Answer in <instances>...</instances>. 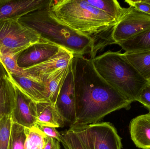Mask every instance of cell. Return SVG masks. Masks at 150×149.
Segmentation results:
<instances>
[{"instance_id":"4dcf8cb0","label":"cell","mask_w":150,"mask_h":149,"mask_svg":"<svg viewBox=\"0 0 150 149\" xmlns=\"http://www.w3.org/2000/svg\"><path fill=\"white\" fill-rule=\"evenodd\" d=\"M148 81H149V84H150V79H149L148 80Z\"/></svg>"},{"instance_id":"7402d4cb","label":"cell","mask_w":150,"mask_h":149,"mask_svg":"<svg viewBox=\"0 0 150 149\" xmlns=\"http://www.w3.org/2000/svg\"><path fill=\"white\" fill-rule=\"evenodd\" d=\"M25 128L17 123L12 122L8 149H25Z\"/></svg>"},{"instance_id":"f546056e","label":"cell","mask_w":150,"mask_h":149,"mask_svg":"<svg viewBox=\"0 0 150 149\" xmlns=\"http://www.w3.org/2000/svg\"><path fill=\"white\" fill-rule=\"evenodd\" d=\"M144 1L145 2L148 3L150 4V0H144Z\"/></svg>"},{"instance_id":"9c48e42d","label":"cell","mask_w":150,"mask_h":149,"mask_svg":"<svg viewBox=\"0 0 150 149\" xmlns=\"http://www.w3.org/2000/svg\"><path fill=\"white\" fill-rule=\"evenodd\" d=\"M62 47L42 39L22 52L17 58L18 66L28 68L49 60L59 52Z\"/></svg>"},{"instance_id":"4316f807","label":"cell","mask_w":150,"mask_h":149,"mask_svg":"<svg viewBox=\"0 0 150 149\" xmlns=\"http://www.w3.org/2000/svg\"><path fill=\"white\" fill-rule=\"evenodd\" d=\"M137 101L142 103L150 111V85H147L140 93Z\"/></svg>"},{"instance_id":"277c9868","label":"cell","mask_w":150,"mask_h":149,"mask_svg":"<svg viewBox=\"0 0 150 149\" xmlns=\"http://www.w3.org/2000/svg\"><path fill=\"white\" fill-rule=\"evenodd\" d=\"M91 60L100 77L131 102L137 101L142 90L149 85L120 51L108 50Z\"/></svg>"},{"instance_id":"2e32d148","label":"cell","mask_w":150,"mask_h":149,"mask_svg":"<svg viewBox=\"0 0 150 149\" xmlns=\"http://www.w3.org/2000/svg\"><path fill=\"white\" fill-rule=\"evenodd\" d=\"M71 63L67 66L59 68L47 75L42 82L46 87L47 100L53 104L56 103L62 87L70 69Z\"/></svg>"},{"instance_id":"8fae6325","label":"cell","mask_w":150,"mask_h":149,"mask_svg":"<svg viewBox=\"0 0 150 149\" xmlns=\"http://www.w3.org/2000/svg\"><path fill=\"white\" fill-rule=\"evenodd\" d=\"M12 83L15 94V101L11 114L12 121L25 128L36 126L37 118L35 101Z\"/></svg>"},{"instance_id":"603a6c76","label":"cell","mask_w":150,"mask_h":149,"mask_svg":"<svg viewBox=\"0 0 150 149\" xmlns=\"http://www.w3.org/2000/svg\"><path fill=\"white\" fill-rule=\"evenodd\" d=\"M12 122L11 115L4 116L0 120V149H8Z\"/></svg>"},{"instance_id":"52a82bcc","label":"cell","mask_w":150,"mask_h":149,"mask_svg":"<svg viewBox=\"0 0 150 149\" xmlns=\"http://www.w3.org/2000/svg\"><path fill=\"white\" fill-rule=\"evenodd\" d=\"M150 28V15L130 6L115 24L112 36L117 44Z\"/></svg>"},{"instance_id":"6da1fadb","label":"cell","mask_w":150,"mask_h":149,"mask_svg":"<svg viewBox=\"0 0 150 149\" xmlns=\"http://www.w3.org/2000/svg\"><path fill=\"white\" fill-rule=\"evenodd\" d=\"M71 64L76 113L72 127L97 123L112 112L130 108L132 102L100 77L91 59L74 55Z\"/></svg>"},{"instance_id":"3957f363","label":"cell","mask_w":150,"mask_h":149,"mask_svg":"<svg viewBox=\"0 0 150 149\" xmlns=\"http://www.w3.org/2000/svg\"><path fill=\"white\" fill-rule=\"evenodd\" d=\"M49 3L23 16L18 21L38 32L41 38L68 50L74 55H89L91 59L95 57L93 39L73 30L53 17L50 14Z\"/></svg>"},{"instance_id":"30bf717a","label":"cell","mask_w":150,"mask_h":149,"mask_svg":"<svg viewBox=\"0 0 150 149\" xmlns=\"http://www.w3.org/2000/svg\"><path fill=\"white\" fill-rule=\"evenodd\" d=\"M74 54L62 48L55 56L47 61L36 65L23 69L25 77L42 82L49 74L59 68L65 67L72 62ZM43 83V82H42Z\"/></svg>"},{"instance_id":"d4e9b609","label":"cell","mask_w":150,"mask_h":149,"mask_svg":"<svg viewBox=\"0 0 150 149\" xmlns=\"http://www.w3.org/2000/svg\"><path fill=\"white\" fill-rule=\"evenodd\" d=\"M125 2L137 10L150 15V4L145 2L144 0H126Z\"/></svg>"},{"instance_id":"5b68a950","label":"cell","mask_w":150,"mask_h":149,"mask_svg":"<svg viewBox=\"0 0 150 149\" xmlns=\"http://www.w3.org/2000/svg\"><path fill=\"white\" fill-rule=\"evenodd\" d=\"M64 149H121L122 139L108 122L71 127L60 133Z\"/></svg>"},{"instance_id":"7a4b0ae2","label":"cell","mask_w":150,"mask_h":149,"mask_svg":"<svg viewBox=\"0 0 150 149\" xmlns=\"http://www.w3.org/2000/svg\"><path fill=\"white\" fill-rule=\"evenodd\" d=\"M49 10L51 15L62 24L91 38L95 55L105 46L115 44L112 34L118 22L85 0H51Z\"/></svg>"},{"instance_id":"ac0fdd59","label":"cell","mask_w":150,"mask_h":149,"mask_svg":"<svg viewBox=\"0 0 150 149\" xmlns=\"http://www.w3.org/2000/svg\"><path fill=\"white\" fill-rule=\"evenodd\" d=\"M117 45L127 53L150 52V28Z\"/></svg>"},{"instance_id":"d6986e66","label":"cell","mask_w":150,"mask_h":149,"mask_svg":"<svg viewBox=\"0 0 150 149\" xmlns=\"http://www.w3.org/2000/svg\"><path fill=\"white\" fill-rule=\"evenodd\" d=\"M91 6L104 11L119 22L127 10L115 0H85Z\"/></svg>"},{"instance_id":"8992f818","label":"cell","mask_w":150,"mask_h":149,"mask_svg":"<svg viewBox=\"0 0 150 149\" xmlns=\"http://www.w3.org/2000/svg\"><path fill=\"white\" fill-rule=\"evenodd\" d=\"M34 30L17 19L0 21V53L18 56L33 45L42 40Z\"/></svg>"},{"instance_id":"9a60e30c","label":"cell","mask_w":150,"mask_h":149,"mask_svg":"<svg viewBox=\"0 0 150 149\" xmlns=\"http://www.w3.org/2000/svg\"><path fill=\"white\" fill-rule=\"evenodd\" d=\"M37 123L36 125H44L54 128L66 126L59 114L55 104L49 101L35 102Z\"/></svg>"},{"instance_id":"83f0119b","label":"cell","mask_w":150,"mask_h":149,"mask_svg":"<svg viewBox=\"0 0 150 149\" xmlns=\"http://www.w3.org/2000/svg\"><path fill=\"white\" fill-rule=\"evenodd\" d=\"M44 149H60V142L56 139L46 136Z\"/></svg>"},{"instance_id":"5bb4252c","label":"cell","mask_w":150,"mask_h":149,"mask_svg":"<svg viewBox=\"0 0 150 149\" xmlns=\"http://www.w3.org/2000/svg\"><path fill=\"white\" fill-rule=\"evenodd\" d=\"M9 75L12 82L33 101L39 102L47 100V90L44 83L25 76Z\"/></svg>"},{"instance_id":"ba28073f","label":"cell","mask_w":150,"mask_h":149,"mask_svg":"<svg viewBox=\"0 0 150 149\" xmlns=\"http://www.w3.org/2000/svg\"><path fill=\"white\" fill-rule=\"evenodd\" d=\"M59 114L69 127L76 122L74 85L72 64L55 104Z\"/></svg>"},{"instance_id":"7c38bea8","label":"cell","mask_w":150,"mask_h":149,"mask_svg":"<svg viewBox=\"0 0 150 149\" xmlns=\"http://www.w3.org/2000/svg\"><path fill=\"white\" fill-rule=\"evenodd\" d=\"M50 0H0V21L17 19L45 7Z\"/></svg>"},{"instance_id":"484cf974","label":"cell","mask_w":150,"mask_h":149,"mask_svg":"<svg viewBox=\"0 0 150 149\" xmlns=\"http://www.w3.org/2000/svg\"><path fill=\"white\" fill-rule=\"evenodd\" d=\"M38 128L47 137L56 139L60 143L61 141V134L56 129V128L44 125H37Z\"/></svg>"},{"instance_id":"44dd1931","label":"cell","mask_w":150,"mask_h":149,"mask_svg":"<svg viewBox=\"0 0 150 149\" xmlns=\"http://www.w3.org/2000/svg\"><path fill=\"white\" fill-rule=\"evenodd\" d=\"M25 128L26 134L25 149H44L46 136L37 125L30 128Z\"/></svg>"},{"instance_id":"cb8c5ba5","label":"cell","mask_w":150,"mask_h":149,"mask_svg":"<svg viewBox=\"0 0 150 149\" xmlns=\"http://www.w3.org/2000/svg\"><path fill=\"white\" fill-rule=\"evenodd\" d=\"M17 58L11 54L0 53V60L8 74L24 76L23 69L20 68L18 64Z\"/></svg>"},{"instance_id":"f1b7e54d","label":"cell","mask_w":150,"mask_h":149,"mask_svg":"<svg viewBox=\"0 0 150 149\" xmlns=\"http://www.w3.org/2000/svg\"><path fill=\"white\" fill-rule=\"evenodd\" d=\"M9 75L4 66L2 62L0 60V83L2 80Z\"/></svg>"},{"instance_id":"4fadbf2b","label":"cell","mask_w":150,"mask_h":149,"mask_svg":"<svg viewBox=\"0 0 150 149\" xmlns=\"http://www.w3.org/2000/svg\"><path fill=\"white\" fill-rule=\"evenodd\" d=\"M131 139L136 146L142 149H150V113L133 119L129 125Z\"/></svg>"},{"instance_id":"e0dca14e","label":"cell","mask_w":150,"mask_h":149,"mask_svg":"<svg viewBox=\"0 0 150 149\" xmlns=\"http://www.w3.org/2000/svg\"><path fill=\"white\" fill-rule=\"evenodd\" d=\"M15 97V88L8 75L0 83V120L11 115Z\"/></svg>"},{"instance_id":"ffe728a7","label":"cell","mask_w":150,"mask_h":149,"mask_svg":"<svg viewBox=\"0 0 150 149\" xmlns=\"http://www.w3.org/2000/svg\"><path fill=\"white\" fill-rule=\"evenodd\" d=\"M124 55L137 71L146 80L150 79V52L132 53Z\"/></svg>"}]
</instances>
